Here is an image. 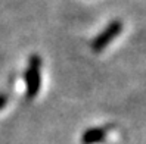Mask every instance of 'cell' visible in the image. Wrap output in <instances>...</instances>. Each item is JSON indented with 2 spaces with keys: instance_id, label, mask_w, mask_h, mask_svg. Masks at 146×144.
Listing matches in <instances>:
<instances>
[{
  "instance_id": "3",
  "label": "cell",
  "mask_w": 146,
  "mask_h": 144,
  "mask_svg": "<svg viewBox=\"0 0 146 144\" xmlns=\"http://www.w3.org/2000/svg\"><path fill=\"white\" fill-rule=\"evenodd\" d=\"M105 137H106V131L104 128H89L83 134L81 140L84 144H98L104 141Z\"/></svg>"
},
{
  "instance_id": "1",
  "label": "cell",
  "mask_w": 146,
  "mask_h": 144,
  "mask_svg": "<svg viewBox=\"0 0 146 144\" xmlns=\"http://www.w3.org/2000/svg\"><path fill=\"white\" fill-rule=\"evenodd\" d=\"M40 68H41V57L37 55H33L28 60L27 71H25V84H27L28 99H34L40 91V87H41Z\"/></svg>"
},
{
  "instance_id": "2",
  "label": "cell",
  "mask_w": 146,
  "mask_h": 144,
  "mask_svg": "<svg viewBox=\"0 0 146 144\" xmlns=\"http://www.w3.org/2000/svg\"><path fill=\"white\" fill-rule=\"evenodd\" d=\"M123 31V24L121 21H112L106 25V28L98 34V37L92 41V50L93 52H102L104 49H106L112 41L121 34Z\"/></svg>"
},
{
  "instance_id": "4",
  "label": "cell",
  "mask_w": 146,
  "mask_h": 144,
  "mask_svg": "<svg viewBox=\"0 0 146 144\" xmlns=\"http://www.w3.org/2000/svg\"><path fill=\"white\" fill-rule=\"evenodd\" d=\"M6 103H7V96L6 94H0V110L6 106Z\"/></svg>"
}]
</instances>
